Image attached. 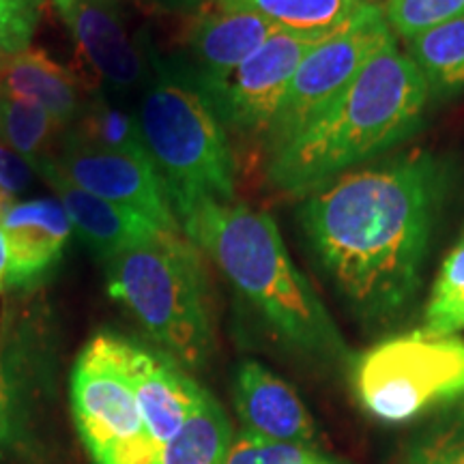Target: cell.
Instances as JSON below:
<instances>
[{
  "mask_svg": "<svg viewBox=\"0 0 464 464\" xmlns=\"http://www.w3.org/2000/svg\"><path fill=\"white\" fill-rule=\"evenodd\" d=\"M44 0H0V56L31 48Z\"/></svg>",
  "mask_w": 464,
  "mask_h": 464,
  "instance_id": "484cf974",
  "label": "cell"
},
{
  "mask_svg": "<svg viewBox=\"0 0 464 464\" xmlns=\"http://www.w3.org/2000/svg\"><path fill=\"white\" fill-rule=\"evenodd\" d=\"M329 33L277 31L237 67L205 100L224 130L247 140H263L307 52Z\"/></svg>",
  "mask_w": 464,
  "mask_h": 464,
  "instance_id": "9c48e42d",
  "label": "cell"
},
{
  "mask_svg": "<svg viewBox=\"0 0 464 464\" xmlns=\"http://www.w3.org/2000/svg\"><path fill=\"white\" fill-rule=\"evenodd\" d=\"M181 230L222 271L239 297L295 351L323 362L346 357L327 307L290 258L276 219L243 202H205Z\"/></svg>",
  "mask_w": 464,
  "mask_h": 464,
  "instance_id": "3957f363",
  "label": "cell"
},
{
  "mask_svg": "<svg viewBox=\"0 0 464 464\" xmlns=\"http://www.w3.org/2000/svg\"><path fill=\"white\" fill-rule=\"evenodd\" d=\"M355 392L376 420L404 423L464 400V340L417 332L382 340L355 363Z\"/></svg>",
  "mask_w": 464,
  "mask_h": 464,
  "instance_id": "8992f818",
  "label": "cell"
},
{
  "mask_svg": "<svg viewBox=\"0 0 464 464\" xmlns=\"http://www.w3.org/2000/svg\"><path fill=\"white\" fill-rule=\"evenodd\" d=\"M430 100H450L464 92V15L428 28L402 42Z\"/></svg>",
  "mask_w": 464,
  "mask_h": 464,
  "instance_id": "ac0fdd59",
  "label": "cell"
},
{
  "mask_svg": "<svg viewBox=\"0 0 464 464\" xmlns=\"http://www.w3.org/2000/svg\"><path fill=\"white\" fill-rule=\"evenodd\" d=\"M121 335L86 342L72 370V411L95 464H160L121 357Z\"/></svg>",
  "mask_w": 464,
  "mask_h": 464,
  "instance_id": "52a82bcc",
  "label": "cell"
},
{
  "mask_svg": "<svg viewBox=\"0 0 464 464\" xmlns=\"http://www.w3.org/2000/svg\"><path fill=\"white\" fill-rule=\"evenodd\" d=\"M428 103L421 73L392 37L316 121L265 155L266 181L305 198L409 140L421 127Z\"/></svg>",
  "mask_w": 464,
  "mask_h": 464,
  "instance_id": "7a4b0ae2",
  "label": "cell"
},
{
  "mask_svg": "<svg viewBox=\"0 0 464 464\" xmlns=\"http://www.w3.org/2000/svg\"><path fill=\"white\" fill-rule=\"evenodd\" d=\"M89 67L114 92L144 89L147 45L131 37L119 0H52Z\"/></svg>",
  "mask_w": 464,
  "mask_h": 464,
  "instance_id": "7c38bea8",
  "label": "cell"
},
{
  "mask_svg": "<svg viewBox=\"0 0 464 464\" xmlns=\"http://www.w3.org/2000/svg\"><path fill=\"white\" fill-rule=\"evenodd\" d=\"M232 437L235 434L222 404L200 387L198 400L181 430L161 450L160 464H224Z\"/></svg>",
  "mask_w": 464,
  "mask_h": 464,
  "instance_id": "d6986e66",
  "label": "cell"
},
{
  "mask_svg": "<svg viewBox=\"0 0 464 464\" xmlns=\"http://www.w3.org/2000/svg\"><path fill=\"white\" fill-rule=\"evenodd\" d=\"M58 168L91 194L142 213L164 232H183L153 161L112 153L63 136L54 155Z\"/></svg>",
  "mask_w": 464,
  "mask_h": 464,
  "instance_id": "30bf717a",
  "label": "cell"
},
{
  "mask_svg": "<svg viewBox=\"0 0 464 464\" xmlns=\"http://www.w3.org/2000/svg\"><path fill=\"white\" fill-rule=\"evenodd\" d=\"M202 256L183 232H160L106 260L110 297L185 368H202L216 346Z\"/></svg>",
  "mask_w": 464,
  "mask_h": 464,
  "instance_id": "5b68a950",
  "label": "cell"
},
{
  "mask_svg": "<svg viewBox=\"0 0 464 464\" xmlns=\"http://www.w3.org/2000/svg\"><path fill=\"white\" fill-rule=\"evenodd\" d=\"M0 89L44 108L65 130L80 119L89 102L78 78L39 48L7 56L0 65Z\"/></svg>",
  "mask_w": 464,
  "mask_h": 464,
  "instance_id": "e0dca14e",
  "label": "cell"
},
{
  "mask_svg": "<svg viewBox=\"0 0 464 464\" xmlns=\"http://www.w3.org/2000/svg\"><path fill=\"white\" fill-rule=\"evenodd\" d=\"M387 26L400 44L464 15V0H381Z\"/></svg>",
  "mask_w": 464,
  "mask_h": 464,
  "instance_id": "cb8c5ba5",
  "label": "cell"
},
{
  "mask_svg": "<svg viewBox=\"0 0 464 464\" xmlns=\"http://www.w3.org/2000/svg\"><path fill=\"white\" fill-rule=\"evenodd\" d=\"M423 329L437 335L464 332V232L440 265Z\"/></svg>",
  "mask_w": 464,
  "mask_h": 464,
  "instance_id": "603a6c76",
  "label": "cell"
},
{
  "mask_svg": "<svg viewBox=\"0 0 464 464\" xmlns=\"http://www.w3.org/2000/svg\"><path fill=\"white\" fill-rule=\"evenodd\" d=\"M65 127L31 102L17 100L0 89V142L34 166L56 155Z\"/></svg>",
  "mask_w": 464,
  "mask_h": 464,
  "instance_id": "7402d4cb",
  "label": "cell"
},
{
  "mask_svg": "<svg viewBox=\"0 0 464 464\" xmlns=\"http://www.w3.org/2000/svg\"><path fill=\"white\" fill-rule=\"evenodd\" d=\"M33 170L54 189L56 200L67 211L73 232L103 263L123 249L160 235L158 226L133 208L114 205L100 196L78 188L56 164L54 155L39 161Z\"/></svg>",
  "mask_w": 464,
  "mask_h": 464,
  "instance_id": "5bb4252c",
  "label": "cell"
},
{
  "mask_svg": "<svg viewBox=\"0 0 464 464\" xmlns=\"http://www.w3.org/2000/svg\"><path fill=\"white\" fill-rule=\"evenodd\" d=\"M243 430L282 443L310 445L316 428L297 392L258 362H243L232 385Z\"/></svg>",
  "mask_w": 464,
  "mask_h": 464,
  "instance_id": "2e32d148",
  "label": "cell"
},
{
  "mask_svg": "<svg viewBox=\"0 0 464 464\" xmlns=\"http://www.w3.org/2000/svg\"><path fill=\"white\" fill-rule=\"evenodd\" d=\"M277 31L282 28L256 14L207 3L185 31V61L172 69L207 97Z\"/></svg>",
  "mask_w": 464,
  "mask_h": 464,
  "instance_id": "8fae6325",
  "label": "cell"
},
{
  "mask_svg": "<svg viewBox=\"0 0 464 464\" xmlns=\"http://www.w3.org/2000/svg\"><path fill=\"white\" fill-rule=\"evenodd\" d=\"M150 73L136 119L174 216L205 202H235L237 161L230 136L208 102L147 45Z\"/></svg>",
  "mask_w": 464,
  "mask_h": 464,
  "instance_id": "277c9868",
  "label": "cell"
},
{
  "mask_svg": "<svg viewBox=\"0 0 464 464\" xmlns=\"http://www.w3.org/2000/svg\"><path fill=\"white\" fill-rule=\"evenodd\" d=\"M219 9L247 11L297 33H332L379 0H208Z\"/></svg>",
  "mask_w": 464,
  "mask_h": 464,
  "instance_id": "ffe728a7",
  "label": "cell"
},
{
  "mask_svg": "<svg viewBox=\"0 0 464 464\" xmlns=\"http://www.w3.org/2000/svg\"><path fill=\"white\" fill-rule=\"evenodd\" d=\"M404 464H464V415L413 443Z\"/></svg>",
  "mask_w": 464,
  "mask_h": 464,
  "instance_id": "4316f807",
  "label": "cell"
},
{
  "mask_svg": "<svg viewBox=\"0 0 464 464\" xmlns=\"http://www.w3.org/2000/svg\"><path fill=\"white\" fill-rule=\"evenodd\" d=\"M321 464H332V462H327V460H324V462H321Z\"/></svg>",
  "mask_w": 464,
  "mask_h": 464,
  "instance_id": "4dcf8cb0",
  "label": "cell"
},
{
  "mask_svg": "<svg viewBox=\"0 0 464 464\" xmlns=\"http://www.w3.org/2000/svg\"><path fill=\"white\" fill-rule=\"evenodd\" d=\"M392 37L396 34L387 26L381 3H370L344 26L323 37L290 80L286 97L263 142L265 155L293 140L316 121Z\"/></svg>",
  "mask_w": 464,
  "mask_h": 464,
  "instance_id": "ba28073f",
  "label": "cell"
},
{
  "mask_svg": "<svg viewBox=\"0 0 464 464\" xmlns=\"http://www.w3.org/2000/svg\"><path fill=\"white\" fill-rule=\"evenodd\" d=\"M119 344L147 430L161 454L189 417L202 385L189 379L183 365L164 351H150L127 338H119Z\"/></svg>",
  "mask_w": 464,
  "mask_h": 464,
  "instance_id": "4fadbf2b",
  "label": "cell"
},
{
  "mask_svg": "<svg viewBox=\"0 0 464 464\" xmlns=\"http://www.w3.org/2000/svg\"><path fill=\"white\" fill-rule=\"evenodd\" d=\"M7 247V288L26 286L63 258L73 228L56 198L14 202L0 219Z\"/></svg>",
  "mask_w": 464,
  "mask_h": 464,
  "instance_id": "9a60e30c",
  "label": "cell"
},
{
  "mask_svg": "<svg viewBox=\"0 0 464 464\" xmlns=\"http://www.w3.org/2000/svg\"><path fill=\"white\" fill-rule=\"evenodd\" d=\"M7 288V247H5L3 232H0V290Z\"/></svg>",
  "mask_w": 464,
  "mask_h": 464,
  "instance_id": "f546056e",
  "label": "cell"
},
{
  "mask_svg": "<svg viewBox=\"0 0 464 464\" xmlns=\"http://www.w3.org/2000/svg\"><path fill=\"white\" fill-rule=\"evenodd\" d=\"M448 183L445 161L417 149L301 198L307 246L363 318L387 321L415 297Z\"/></svg>",
  "mask_w": 464,
  "mask_h": 464,
  "instance_id": "6da1fadb",
  "label": "cell"
},
{
  "mask_svg": "<svg viewBox=\"0 0 464 464\" xmlns=\"http://www.w3.org/2000/svg\"><path fill=\"white\" fill-rule=\"evenodd\" d=\"M33 172V166L24 158H20L15 150L0 142V188L11 191L14 196L22 194L31 185Z\"/></svg>",
  "mask_w": 464,
  "mask_h": 464,
  "instance_id": "83f0119b",
  "label": "cell"
},
{
  "mask_svg": "<svg viewBox=\"0 0 464 464\" xmlns=\"http://www.w3.org/2000/svg\"><path fill=\"white\" fill-rule=\"evenodd\" d=\"M149 3L160 14H196L208 0H149Z\"/></svg>",
  "mask_w": 464,
  "mask_h": 464,
  "instance_id": "f1b7e54d",
  "label": "cell"
},
{
  "mask_svg": "<svg viewBox=\"0 0 464 464\" xmlns=\"http://www.w3.org/2000/svg\"><path fill=\"white\" fill-rule=\"evenodd\" d=\"M65 133L86 147L150 160L140 127H138L136 112L119 106L110 97H89L80 119Z\"/></svg>",
  "mask_w": 464,
  "mask_h": 464,
  "instance_id": "44dd1931",
  "label": "cell"
},
{
  "mask_svg": "<svg viewBox=\"0 0 464 464\" xmlns=\"http://www.w3.org/2000/svg\"><path fill=\"white\" fill-rule=\"evenodd\" d=\"M324 458L301 443H282L241 430L232 437L224 464H321Z\"/></svg>",
  "mask_w": 464,
  "mask_h": 464,
  "instance_id": "d4e9b609",
  "label": "cell"
},
{
  "mask_svg": "<svg viewBox=\"0 0 464 464\" xmlns=\"http://www.w3.org/2000/svg\"><path fill=\"white\" fill-rule=\"evenodd\" d=\"M379 3H381V0H379Z\"/></svg>",
  "mask_w": 464,
  "mask_h": 464,
  "instance_id": "1f68e13d",
  "label": "cell"
}]
</instances>
